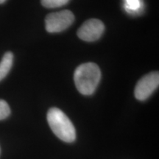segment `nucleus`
<instances>
[{"label":"nucleus","instance_id":"3","mask_svg":"<svg viewBox=\"0 0 159 159\" xmlns=\"http://www.w3.org/2000/svg\"><path fill=\"white\" fill-rule=\"evenodd\" d=\"M75 16L69 10L49 13L46 16L45 27L48 33H60L65 30L72 25Z\"/></svg>","mask_w":159,"mask_h":159},{"label":"nucleus","instance_id":"2","mask_svg":"<svg viewBox=\"0 0 159 159\" xmlns=\"http://www.w3.org/2000/svg\"><path fill=\"white\" fill-rule=\"evenodd\" d=\"M47 122L55 136L65 142H73L76 139V131L69 117L62 111L52 108L47 112Z\"/></svg>","mask_w":159,"mask_h":159},{"label":"nucleus","instance_id":"6","mask_svg":"<svg viewBox=\"0 0 159 159\" xmlns=\"http://www.w3.org/2000/svg\"><path fill=\"white\" fill-rule=\"evenodd\" d=\"M13 54L11 52H7L3 55L0 62V81L2 80L7 76L13 66Z\"/></svg>","mask_w":159,"mask_h":159},{"label":"nucleus","instance_id":"10","mask_svg":"<svg viewBox=\"0 0 159 159\" xmlns=\"http://www.w3.org/2000/svg\"><path fill=\"white\" fill-rule=\"evenodd\" d=\"M5 1L6 0H0V4H3Z\"/></svg>","mask_w":159,"mask_h":159},{"label":"nucleus","instance_id":"4","mask_svg":"<svg viewBox=\"0 0 159 159\" xmlns=\"http://www.w3.org/2000/svg\"><path fill=\"white\" fill-rule=\"evenodd\" d=\"M158 71L149 73L142 77L137 83L134 90L135 97L139 101L146 100L158 89Z\"/></svg>","mask_w":159,"mask_h":159},{"label":"nucleus","instance_id":"5","mask_svg":"<svg viewBox=\"0 0 159 159\" xmlns=\"http://www.w3.org/2000/svg\"><path fill=\"white\" fill-rule=\"evenodd\" d=\"M105 30V25L100 20L91 19L85 21L77 30V36L83 41L91 42L102 36Z\"/></svg>","mask_w":159,"mask_h":159},{"label":"nucleus","instance_id":"8","mask_svg":"<svg viewBox=\"0 0 159 159\" xmlns=\"http://www.w3.org/2000/svg\"><path fill=\"white\" fill-rule=\"evenodd\" d=\"M11 114V108L6 101L0 99V120L7 118Z\"/></svg>","mask_w":159,"mask_h":159},{"label":"nucleus","instance_id":"7","mask_svg":"<svg viewBox=\"0 0 159 159\" xmlns=\"http://www.w3.org/2000/svg\"><path fill=\"white\" fill-rule=\"evenodd\" d=\"M69 0H41V5L47 8H55L65 5Z\"/></svg>","mask_w":159,"mask_h":159},{"label":"nucleus","instance_id":"9","mask_svg":"<svg viewBox=\"0 0 159 159\" xmlns=\"http://www.w3.org/2000/svg\"><path fill=\"white\" fill-rule=\"evenodd\" d=\"M138 0H128V4L131 7H138Z\"/></svg>","mask_w":159,"mask_h":159},{"label":"nucleus","instance_id":"1","mask_svg":"<svg viewBox=\"0 0 159 159\" xmlns=\"http://www.w3.org/2000/svg\"><path fill=\"white\" fill-rule=\"evenodd\" d=\"M101 79V71L96 63H85L75 69L74 80L80 94L91 95L97 88Z\"/></svg>","mask_w":159,"mask_h":159}]
</instances>
